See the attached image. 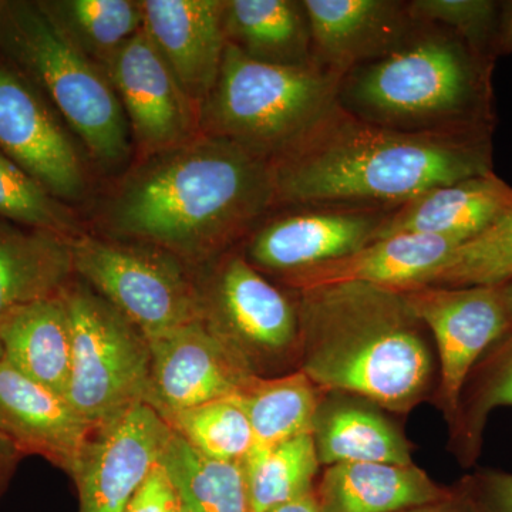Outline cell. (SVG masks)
<instances>
[{"label":"cell","mask_w":512,"mask_h":512,"mask_svg":"<svg viewBox=\"0 0 512 512\" xmlns=\"http://www.w3.org/2000/svg\"><path fill=\"white\" fill-rule=\"evenodd\" d=\"M323 394L299 369L281 376H252L238 394L254 434L251 453L312 433Z\"/></svg>","instance_id":"cell-27"},{"label":"cell","mask_w":512,"mask_h":512,"mask_svg":"<svg viewBox=\"0 0 512 512\" xmlns=\"http://www.w3.org/2000/svg\"><path fill=\"white\" fill-rule=\"evenodd\" d=\"M342 79L313 62H261L228 43L217 82L201 104V131L278 163L338 106Z\"/></svg>","instance_id":"cell-5"},{"label":"cell","mask_w":512,"mask_h":512,"mask_svg":"<svg viewBox=\"0 0 512 512\" xmlns=\"http://www.w3.org/2000/svg\"><path fill=\"white\" fill-rule=\"evenodd\" d=\"M379 409L350 394H323L312 429L319 463L413 464L412 443Z\"/></svg>","instance_id":"cell-22"},{"label":"cell","mask_w":512,"mask_h":512,"mask_svg":"<svg viewBox=\"0 0 512 512\" xmlns=\"http://www.w3.org/2000/svg\"><path fill=\"white\" fill-rule=\"evenodd\" d=\"M60 30L107 73L124 46L143 30L134 0H37Z\"/></svg>","instance_id":"cell-29"},{"label":"cell","mask_w":512,"mask_h":512,"mask_svg":"<svg viewBox=\"0 0 512 512\" xmlns=\"http://www.w3.org/2000/svg\"><path fill=\"white\" fill-rule=\"evenodd\" d=\"M2 8H3V0H0V12H2Z\"/></svg>","instance_id":"cell-41"},{"label":"cell","mask_w":512,"mask_h":512,"mask_svg":"<svg viewBox=\"0 0 512 512\" xmlns=\"http://www.w3.org/2000/svg\"><path fill=\"white\" fill-rule=\"evenodd\" d=\"M163 420L185 443L214 460L244 463L254 447L251 423L238 394L191 407Z\"/></svg>","instance_id":"cell-31"},{"label":"cell","mask_w":512,"mask_h":512,"mask_svg":"<svg viewBox=\"0 0 512 512\" xmlns=\"http://www.w3.org/2000/svg\"><path fill=\"white\" fill-rule=\"evenodd\" d=\"M171 433L146 403L94 429L70 473L79 494V512H126L160 463Z\"/></svg>","instance_id":"cell-15"},{"label":"cell","mask_w":512,"mask_h":512,"mask_svg":"<svg viewBox=\"0 0 512 512\" xmlns=\"http://www.w3.org/2000/svg\"><path fill=\"white\" fill-rule=\"evenodd\" d=\"M126 512H181L173 484L160 463L131 498Z\"/></svg>","instance_id":"cell-36"},{"label":"cell","mask_w":512,"mask_h":512,"mask_svg":"<svg viewBox=\"0 0 512 512\" xmlns=\"http://www.w3.org/2000/svg\"><path fill=\"white\" fill-rule=\"evenodd\" d=\"M143 30L195 103H204L227 49L225 0H141Z\"/></svg>","instance_id":"cell-18"},{"label":"cell","mask_w":512,"mask_h":512,"mask_svg":"<svg viewBox=\"0 0 512 512\" xmlns=\"http://www.w3.org/2000/svg\"><path fill=\"white\" fill-rule=\"evenodd\" d=\"M311 25L312 62L345 77L396 49L416 20L402 0H302Z\"/></svg>","instance_id":"cell-16"},{"label":"cell","mask_w":512,"mask_h":512,"mask_svg":"<svg viewBox=\"0 0 512 512\" xmlns=\"http://www.w3.org/2000/svg\"><path fill=\"white\" fill-rule=\"evenodd\" d=\"M242 464L252 512H271L313 493L320 467L312 433L251 453Z\"/></svg>","instance_id":"cell-30"},{"label":"cell","mask_w":512,"mask_h":512,"mask_svg":"<svg viewBox=\"0 0 512 512\" xmlns=\"http://www.w3.org/2000/svg\"><path fill=\"white\" fill-rule=\"evenodd\" d=\"M512 282V212L458 245L419 286H498ZM417 288V286H416Z\"/></svg>","instance_id":"cell-32"},{"label":"cell","mask_w":512,"mask_h":512,"mask_svg":"<svg viewBox=\"0 0 512 512\" xmlns=\"http://www.w3.org/2000/svg\"><path fill=\"white\" fill-rule=\"evenodd\" d=\"M409 12L416 22L451 30L483 53L500 55L503 2L493 0H410Z\"/></svg>","instance_id":"cell-34"},{"label":"cell","mask_w":512,"mask_h":512,"mask_svg":"<svg viewBox=\"0 0 512 512\" xmlns=\"http://www.w3.org/2000/svg\"><path fill=\"white\" fill-rule=\"evenodd\" d=\"M512 53V0L503 3V18H501L500 55Z\"/></svg>","instance_id":"cell-39"},{"label":"cell","mask_w":512,"mask_h":512,"mask_svg":"<svg viewBox=\"0 0 512 512\" xmlns=\"http://www.w3.org/2000/svg\"><path fill=\"white\" fill-rule=\"evenodd\" d=\"M278 210L275 165L201 133L143 157L100 211L107 238L163 249L187 265H208L244 244Z\"/></svg>","instance_id":"cell-1"},{"label":"cell","mask_w":512,"mask_h":512,"mask_svg":"<svg viewBox=\"0 0 512 512\" xmlns=\"http://www.w3.org/2000/svg\"><path fill=\"white\" fill-rule=\"evenodd\" d=\"M463 244L440 235L400 234L377 239L352 254L282 278L292 292L322 286L366 284L403 291L416 288L448 255Z\"/></svg>","instance_id":"cell-19"},{"label":"cell","mask_w":512,"mask_h":512,"mask_svg":"<svg viewBox=\"0 0 512 512\" xmlns=\"http://www.w3.org/2000/svg\"><path fill=\"white\" fill-rule=\"evenodd\" d=\"M437 349V384L431 402L453 427L461 392L481 355L510 326L507 288L417 286L403 289Z\"/></svg>","instance_id":"cell-10"},{"label":"cell","mask_w":512,"mask_h":512,"mask_svg":"<svg viewBox=\"0 0 512 512\" xmlns=\"http://www.w3.org/2000/svg\"><path fill=\"white\" fill-rule=\"evenodd\" d=\"M512 212V185L488 173L443 184L390 211L377 239L400 234L476 237Z\"/></svg>","instance_id":"cell-20"},{"label":"cell","mask_w":512,"mask_h":512,"mask_svg":"<svg viewBox=\"0 0 512 512\" xmlns=\"http://www.w3.org/2000/svg\"><path fill=\"white\" fill-rule=\"evenodd\" d=\"M0 151L63 202L83 200L87 171L69 127L43 93L0 56Z\"/></svg>","instance_id":"cell-11"},{"label":"cell","mask_w":512,"mask_h":512,"mask_svg":"<svg viewBox=\"0 0 512 512\" xmlns=\"http://www.w3.org/2000/svg\"><path fill=\"white\" fill-rule=\"evenodd\" d=\"M266 217L242 249L262 274L281 281L376 241L389 208L356 205H295ZM394 210V208H393Z\"/></svg>","instance_id":"cell-12"},{"label":"cell","mask_w":512,"mask_h":512,"mask_svg":"<svg viewBox=\"0 0 512 512\" xmlns=\"http://www.w3.org/2000/svg\"><path fill=\"white\" fill-rule=\"evenodd\" d=\"M150 379L144 403L161 419L237 396L255 373L204 319L148 339Z\"/></svg>","instance_id":"cell-13"},{"label":"cell","mask_w":512,"mask_h":512,"mask_svg":"<svg viewBox=\"0 0 512 512\" xmlns=\"http://www.w3.org/2000/svg\"><path fill=\"white\" fill-rule=\"evenodd\" d=\"M494 63L451 30L416 22L396 49L343 77L338 104L409 133H494Z\"/></svg>","instance_id":"cell-4"},{"label":"cell","mask_w":512,"mask_h":512,"mask_svg":"<svg viewBox=\"0 0 512 512\" xmlns=\"http://www.w3.org/2000/svg\"><path fill=\"white\" fill-rule=\"evenodd\" d=\"M64 298L73 335L66 399L97 429L144 403L150 379V342L80 279H74Z\"/></svg>","instance_id":"cell-7"},{"label":"cell","mask_w":512,"mask_h":512,"mask_svg":"<svg viewBox=\"0 0 512 512\" xmlns=\"http://www.w3.org/2000/svg\"><path fill=\"white\" fill-rule=\"evenodd\" d=\"M271 512H322L316 503L315 494L311 493L291 503L281 505Z\"/></svg>","instance_id":"cell-40"},{"label":"cell","mask_w":512,"mask_h":512,"mask_svg":"<svg viewBox=\"0 0 512 512\" xmlns=\"http://www.w3.org/2000/svg\"><path fill=\"white\" fill-rule=\"evenodd\" d=\"M505 288L510 302V326L471 369L450 429L451 451L464 467L473 466L480 457L490 414L501 407H512V282Z\"/></svg>","instance_id":"cell-26"},{"label":"cell","mask_w":512,"mask_h":512,"mask_svg":"<svg viewBox=\"0 0 512 512\" xmlns=\"http://www.w3.org/2000/svg\"><path fill=\"white\" fill-rule=\"evenodd\" d=\"M278 208L399 207L417 195L493 173V133H409L342 107L275 163Z\"/></svg>","instance_id":"cell-2"},{"label":"cell","mask_w":512,"mask_h":512,"mask_svg":"<svg viewBox=\"0 0 512 512\" xmlns=\"http://www.w3.org/2000/svg\"><path fill=\"white\" fill-rule=\"evenodd\" d=\"M0 56L35 84L97 163L111 168L127 160L130 127L109 76L37 0H3Z\"/></svg>","instance_id":"cell-6"},{"label":"cell","mask_w":512,"mask_h":512,"mask_svg":"<svg viewBox=\"0 0 512 512\" xmlns=\"http://www.w3.org/2000/svg\"><path fill=\"white\" fill-rule=\"evenodd\" d=\"M2 360L66 397L72 369V320L64 292L10 309L0 319Z\"/></svg>","instance_id":"cell-23"},{"label":"cell","mask_w":512,"mask_h":512,"mask_svg":"<svg viewBox=\"0 0 512 512\" xmlns=\"http://www.w3.org/2000/svg\"><path fill=\"white\" fill-rule=\"evenodd\" d=\"M458 487L480 512H512V474L481 470L463 478Z\"/></svg>","instance_id":"cell-35"},{"label":"cell","mask_w":512,"mask_h":512,"mask_svg":"<svg viewBox=\"0 0 512 512\" xmlns=\"http://www.w3.org/2000/svg\"><path fill=\"white\" fill-rule=\"evenodd\" d=\"M94 427L62 394L0 362V433L20 456H39L72 473Z\"/></svg>","instance_id":"cell-17"},{"label":"cell","mask_w":512,"mask_h":512,"mask_svg":"<svg viewBox=\"0 0 512 512\" xmlns=\"http://www.w3.org/2000/svg\"><path fill=\"white\" fill-rule=\"evenodd\" d=\"M0 218L20 227L76 238L82 234L73 211L0 151Z\"/></svg>","instance_id":"cell-33"},{"label":"cell","mask_w":512,"mask_h":512,"mask_svg":"<svg viewBox=\"0 0 512 512\" xmlns=\"http://www.w3.org/2000/svg\"><path fill=\"white\" fill-rule=\"evenodd\" d=\"M107 76L141 158L183 146L202 133L200 104L185 92L144 30L121 49Z\"/></svg>","instance_id":"cell-14"},{"label":"cell","mask_w":512,"mask_h":512,"mask_svg":"<svg viewBox=\"0 0 512 512\" xmlns=\"http://www.w3.org/2000/svg\"><path fill=\"white\" fill-rule=\"evenodd\" d=\"M402 512H480L473 501L463 493L460 487H454V493L446 500L436 504L423 505V507L412 508Z\"/></svg>","instance_id":"cell-37"},{"label":"cell","mask_w":512,"mask_h":512,"mask_svg":"<svg viewBox=\"0 0 512 512\" xmlns=\"http://www.w3.org/2000/svg\"><path fill=\"white\" fill-rule=\"evenodd\" d=\"M20 460H22V456L0 433V497L8 488Z\"/></svg>","instance_id":"cell-38"},{"label":"cell","mask_w":512,"mask_h":512,"mask_svg":"<svg viewBox=\"0 0 512 512\" xmlns=\"http://www.w3.org/2000/svg\"><path fill=\"white\" fill-rule=\"evenodd\" d=\"M295 295L299 370L323 393L350 394L399 414L431 399L437 363L430 333L402 291L340 284Z\"/></svg>","instance_id":"cell-3"},{"label":"cell","mask_w":512,"mask_h":512,"mask_svg":"<svg viewBox=\"0 0 512 512\" xmlns=\"http://www.w3.org/2000/svg\"><path fill=\"white\" fill-rule=\"evenodd\" d=\"M453 493L454 488L441 487L414 463L333 464L313 490L322 512H402Z\"/></svg>","instance_id":"cell-21"},{"label":"cell","mask_w":512,"mask_h":512,"mask_svg":"<svg viewBox=\"0 0 512 512\" xmlns=\"http://www.w3.org/2000/svg\"><path fill=\"white\" fill-rule=\"evenodd\" d=\"M160 466L173 484L181 512H252L244 464L205 457L173 431Z\"/></svg>","instance_id":"cell-28"},{"label":"cell","mask_w":512,"mask_h":512,"mask_svg":"<svg viewBox=\"0 0 512 512\" xmlns=\"http://www.w3.org/2000/svg\"><path fill=\"white\" fill-rule=\"evenodd\" d=\"M74 275L133 322L147 339L202 319L200 288L187 264L163 249L80 234Z\"/></svg>","instance_id":"cell-8"},{"label":"cell","mask_w":512,"mask_h":512,"mask_svg":"<svg viewBox=\"0 0 512 512\" xmlns=\"http://www.w3.org/2000/svg\"><path fill=\"white\" fill-rule=\"evenodd\" d=\"M197 279L202 319L227 340L255 375L299 359L298 301L272 284L238 247L208 264Z\"/></svg>","instance_id":"cell-9"},{"label":"cell","mask_w":512,"mask_h":512,"mask_svg":"<svg viewBox=\"0 0 512 512\" xmlns=\"http://www.w3.org/2000/svg\"><path fill=\"white\" fill-rule=\"evenodd\" d=\"M229 45L261 62H312V35L302 0H225Z\"/></svg>","instance_id":"cell-25"},{"label":"cell","mask_w":512,"mask_h":512,"mask_svg":"<svg viewBox=\"0 0 512 512\" xmlns=\"http://www.w3.org/2000/svg\"><path fill=\"white\" fill-rule=\"evenodd\" d=\"M73 239L0 218V319L16 306L69 288L76 279Z\"/></svg>","instance_id":"cell-24"}]
</instances>
